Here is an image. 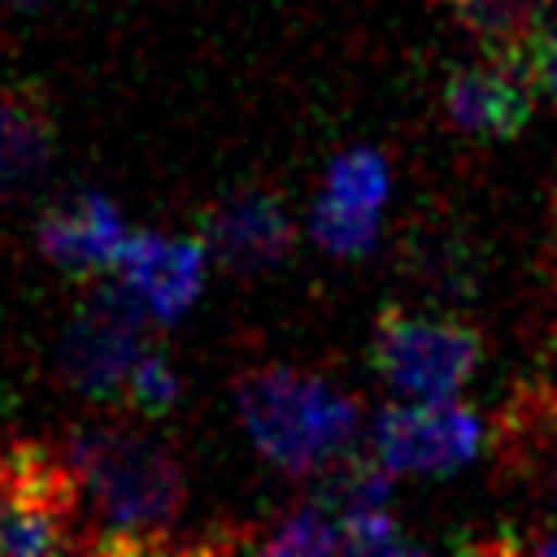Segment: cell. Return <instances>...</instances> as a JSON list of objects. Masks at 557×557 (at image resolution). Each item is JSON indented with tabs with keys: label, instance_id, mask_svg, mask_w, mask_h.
<instances>
[{
	"label": "cell",
	"instance_id": "obj_4",
	"mask_svg": "<svg viewBox=\"0 0 557 557\" xmlns=\"http://www.w3.org/2000/svg\"><path fill=\"white\" fill-rule=\"evenodd\" d=\"M144 348H148V309L117 278V283H100L78 305V313L61 335L57 370L78 396L96 405H113Z\"/></svg>",
	"mask_w": 557,
	"mask_h": 557
},
{
	"label": "cell",
	"instance_id": "obj_12",
	"mask_svg": "<svg viewBox=\"0 0 557 557\" xmlns=\"http://www.w3.org/2000/svg\"><path fill=\"white\" fill-rule=\"evenodd\" d=\"M544 0H448L457 22L487 44V52H509L527 39V30L540 22Z\"/></svg>",
	"mask_w": 557,
	"mask_h": 557
},
{
	"label": "cell",
	"instance_id": "obj_19",
	"mask_svg": "<svg viewBox=\"0 0 557 557\" xmlns=\"http://www.w3.org/2000/svg\"><path fill=\"white\" fill-rule=\"evenodd\" d=\"M48 0H0V9H9V13H30V9H44Z\"/></svg>",
	"mask_w": 557,
	"mask_h": 557
},
{
	"label": "cell",
	"instance_id": "obj_2",
	"mask_svg": "<svg viewBox=\"0 0 557 557\" xmlns=\"http://www.w3.org/2000/svg\"><path fill=\"white\" fill-rule=\"evenodd\" d=\"M235 405L257 453L292 479L339 466L361 431V400L300 366H252L235 379Z\"/></svg>",
	"mask_w": 557,
	"mask_h": 557
},
{
	"label": "cell",
	"instance_id": "obj_10",
	"mask_svg": "<svg viewBox=\"0 0 557 557\" xmlns=\"http://www.w3.org/2000/svg\"><path fill=\"white\" fill-rule=\"evenodd\" d=\"M52 157V113L35 91L0 96V205Z\"/></svg>",
	"mask_w": 557,
	"mask_h": 557
},
{
	"label": "cell",
	"instance_id": "obj_17",
	"mask_svg": "<svg viewBox=\"0 0 557 557\" xmlns=\"http://www.w3.org/2000/svg\"><path fill=\"white\" fill-rule=\"evenodd\" d=\"M513 52H518V61H522V70H527V78L535 87V100L544 96V100L557 104V13L540 17Z\"/></svg>",
	"mask_w": 557,
	"mask_h": 557
},
{
	"label": "cell",
	"instance_id": "obj_9",
	"mask_svg": "<svg viewBox=\"0 0 557 557\" xmlns=\"http://www.w3.org/2000/svg\"><path fill=\"white\" fill-rule=\"evenodd\" d=\"M35 239L52 265L70 274H100V270H113L126 239V222L109 196L78 191L39 218Z\"/></svg>",
	"mask_w": 557,
	"mask_h": 557
},
{
	"label": "cell",
	"instance_id": "obj_20",
	"mask_svg": "<svg viewBox=\"0 0 557 557\" xmlns=\"http://www.w3.org/2000/svg\"><path fill=\"white\" fill-rule=\"evenodd\" d=\"M553 222H557V191H553Z\"/></svg>",
	"mask_w": 557,
	"mask_h": 557
},
{
	"label": "cell",
	"instance_id": "obj_14",
	"mask_svg": "<svg viewBox=\"0 0 557 557\" xmlns=\"http://www.w3.org/2000/svg\"><path fill=\"white\" fill-rule=\"evenodd\" d=\"M379 218L383 213H361V209L318 200L309 213V235L331 257H366L379 244Z\"/></svg>",
	"mask_w": 557,
	"mask_h": 557
},
{
	"label": "cell",
	"instance_id": "obj_18",
	"mask_svg": "<svg viewBox=\"0 0 557 557\" xmlns=\"http://www.w3.org/2000/svg\"><path fill=\"white\" fill-rule=\"evenodd\" d=\"M527 548H531V553H544V557H557V531H544V535H535Z\"/></svg>",
	"mask_w": 557,
	"mask_h": 557
},
{
	"label": "cell",
	"instance_id": "obj_1",
	"mask_svg": "<svg viewBox=\"0 0 557 557\" xmlns=\"http://www.w3.org/2000/svg\"><path fill=\"white\" fill-rule=\"evenodd\" d=\"M78 487V548L157 553L183 513L178 457L126 426H83L61 444Z\"/></svg>",
	"mask_w": 557,
	"mask_h": 557
},
{
	"label": "cell",
	"instance_id": "obj_15",
	"mask_svg": "<svg viewBox=\"0 0 557 557\" xmlns=\"http://www.w3.org/2000/svg\"><path fill=\"white\" fill-rule=\"evenodd\" d=\"M335 527H339V544H344V553L383 557V553H405V548H409V540H405L400 522L387 513V505H352V509H335Z\"/></svg>",
	"mask_w": 557,
	"mask_h": 557
},
{
	"label": "cell",
	"instance_id": "obj_8",
	"mask_svg": "<svg viewBox=\"0 0 557 557\" xmlns=\"http://www.w3.org/2000/svg\"><path fill=\"white\" fill-rule=\"evenodd\" d=\"M205 257L209 252L200 239L126 231L113 270L135 292V300L148 309L152 322H178L205 287Z\"/></svg>",
	"mask_w": 557,
	"mask_h": 557
},
{
	"label": "cell",
	"instance_id": "obj_16",
	"mask_svg": "<svg viewBox=\"0 0 557 557\" xmlns=\"http://www.w3.org/2000/svg\"><path fill=\"white\" fill-rule=\"evenodd\" d=\"M117 400H126V405H131L135 413H144V418H157V413L174 409V400H178V370H174L161 352L144 348V352L135 357V366H131V374H126Z\"/></svg>",
	"mask_w": 557,
	"mask_h": 557
},
{
	"label": "cell",
	"instance_id": "obj_21",
	"mask_svg": "<svg viewBox=\"0 0 557 557\" xmlns=\"http://www.w3.org/2000/svg\"><path fill=\"white\" fill-rule=\"evenodd\" d=\"M440 4H448V0H440Z\"/></svg>",
	"mask_w": 557,
	"mask_h": 557
},
{
	"label": "cell",
	"instance_id": "obj_5",
	"mask_svg": "<svg viewBox=\"0 0 557 557\" xmlns=\"http://www.w3.org/2000/svg\"><path fill=\"white\" fill-rule=\"evenodd\" d=\"M479 413L461 400H405L374 418L370 457L387 474H448L479 453Z\"/></svg>",
	"mask_w": 557,
	"mask_h": 557
},
{
	"label": "cell",
	"instance_id": "obj_6",
	"mask_svg": "<svg viewBox=\"0 0 557 557\" xmlns=\"http://www.w3.org/2000/svg\"><path fill=\"white\" fill-rule=\"evenodd\" d=\"M200 244L226 270L257 274L278 265L296 244V222L278 191L270 187H239L218 196L200 213Z\"/></svg>",
	"mask_w": 557,
	"mask_h": 557
},
{
	"label": "cell",
	"instance_id": "obj_11",
	"mask_svg": "<svg viewBox=\"0 0 557 557\" xmlns=\"http://www.w3.org/2000/svg\"><path fill=\"white\" fill-rule=\"evenodd\" d=\"M387 191H392L387 157L374 152V148H352V152L331 161L318 200H331V205H344V209H361V213H383Z\"/></svg>",
	"mask_w": 557,
	"mask_h": 557
},
{
	"label": "cell",
	"instance_id": "obj_13",
	"mask_svg": "<svg viewBox=\"0 0 557 557\" xmlns=\"http://www.w3.org/2000/svg\"><path fill=\"white\" fill-rule=\"evenodd\" d=\"M257 553H344L335 513L326 505H296L265 535L252 540Z\"/></svg>",
	"mask_w": 557,
	"mask_h": 557
},
{
	"label": "cell",
	"instance_id": "obj_3",
	"mask_svg": "<svg viewBox=\"0 0 557 557\" xmlns=\"http://www.w3.org/2000/svg\"><path fill=\"white\" fill-rule=\"evenodd\" d=\"M483 361V335L448 313H409L387 305L374 322L370 366L400 400H448Z\"/></svg>",
	"mask_w": 557,
	"mask_h": 557
},
{
	"label": "cell",
	"instance_id": "obj_7",
	"mask_svg": "<svg viewBox=\"0 0 557 557\" xmlns=\"http://www.w3.org/2000/svg\"><path fill=\"white\" fill-rule=\"evenodd\" d=\"M535 109V87L518 52H487L479 65H457L444 83V117L474 139H513Z\"/></svg>",
	"mask_w": 557,
	"mask_h": 557
}]
</instances>
